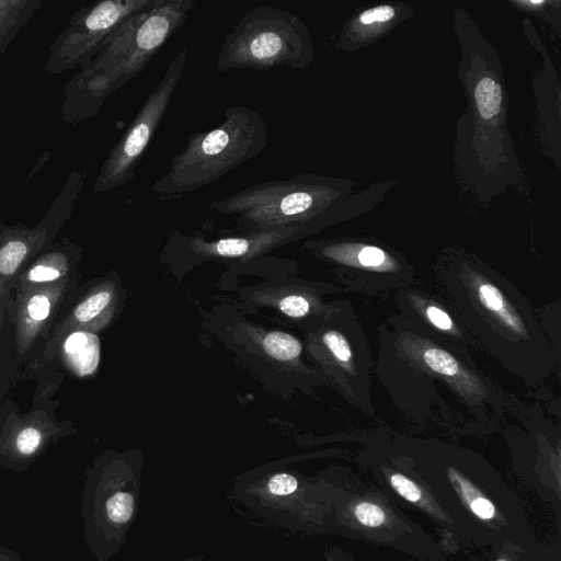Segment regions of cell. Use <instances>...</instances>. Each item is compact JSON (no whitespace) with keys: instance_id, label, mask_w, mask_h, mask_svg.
I'll return each mask as SVG.
<instances>
[{"instance_id":"cell-1","label":"cell","mask_w":561,"mask_h":561,"mask_svg":"<svg viewBox=\"0 0 561 561\" xmlns=\"http://www.w3.org/2000/svg\"><path fill=\"white\" fill-rule=\"evenodd\" d=\"M389 444L450 517L459 545L483 550L537 539L517 493L478 453L434 439Z\"/></svg>"},{"instance_id":"cell-2","label":"cell","mask_w":561,"mask_h":561,"mask_svg":"<svg viewBox=\"0 0 561 561\" xmlns=\"http://www.w3.org/2000/svg\"><path fill=\"white\" fill-rule=\"evenodd\" d=\"M439 275L449 304L480 348L528 385L553 371L558 353L528 300L508 279L467 261L449 264Z\"/></svg>"},{"instance_id":"cell-3","label":"cell","mask_w":561,"mask_h":561,"mask_svg":"<svg viewBox=\"0 0 561 561\" xmlns=\"http://www.w3.org/2000/svg\"><path fill=\"white\" fill-rule=\"evenodd\" d=\"M327 531L387 547L421 561H448L447 550L378 486L336 469V490Z\"/></svg>"},{"instance_id":"cell-4","label":"cell","mask_w":561,"mask_h":561,"mask_svg":"<svg viewBox=\"0 0 561 561\" xmlns=\"http://www.w3.org/2000/svg\"><path fill=\"white\" fill-rule=\"evenodd\" d=\"M267 140V125L257 111L230 106L219 125L188 138L186 147L171 160L169 171L153 182L151 190L171 196L206 186L259 156Z\"/></svg>"},{"instance_id":"cell-5","label":"cell","mask_w":561,"mask_h":561,"mask_svg":"<svg viewBox=\"0 0 561 561\" xmlns=\"http://www.w3.org/2000/svg\"><path fill=\"white\" fill-rule=\"evenodd\" d=\"M336 490V470L309 478L285 466L237 478L234 497L262 518L293 533L324 535Z\"/></svg>"},{"instance_id":"cell-6","label":"cell","mask_w":561,"mask_h":561,"mask_svg":"<svg viewBox=\"0 0 561 561\" xmlns=\"http://www.w3.org/2000/svg\"><path fill=\"white\" fill-rule=\"evenodd\" d=\"M311 56L301 21L287 10L263 4L247 11L226 34L216 70L304 68Z\"/></svg>"},{"instance_id":"cell-7","label":"cell","mask_w":561,"mask_h":561,"mask_svg":"<svg viewBox=\"0 0 561 561\" xmlns=\"http://www.w3.org/2000/svg\"><path fill=\"white\" fill-rule=\"evenodd\" d=\"M379 332L402 354L435 373L456 399L481 421L490 412L499 414L504 408L503 394L470 356L427 335L399 314L389 319Z\"/></svg>"},{"instance_id":"cell-8","label":"cell","mask_w":561,"mask_h":561,"mask_svg":"<svg viewBox=\"0 0 561 561\" xmlns=\"http://www.w3.org/2000/svg\"><path fill=\"white\" fill-rule=\"evenodd\" d=\"M321 190L305 174L250 185L209 206L224 215L237 216L250 231L305 227L322 205Z\"/></svg>"},{"instance_id":"cell-9","label":"cell","mask_w":561,"mask_h":561,"mask_svg":"<svg viewBox=\"0 0 561 561\" xmlns=\"http://www.w3.org/2000/svg\"><path fill=\"white\" fill-rule=\"evenodd\" d=\"M194 7L193 0H153L121 23L105 54L106 83L116 87L140 73Z\"/></svg>"},{"instance_id":"cell-10","label":"cell","mask_w":561,"mask_h":561,"mask_svg":"<svg viewBox=\"0 0 561 561\" xmlns=\"http://www.w3.org/2000/svg\"><path fill=\"white\" fill-rule=\"evenodd\" d=\"M336 325L316 333L310 350L330 381L343 397L366 415H374L370 396L373 368L368 339L350 304L336 305Z\"/></svg>"},{"instance_id":"cell-11","label":"cell","mask_w":561,"mask_h":561,"mask_svg":"<svg viewBox=\"0 0 561 561\" xmlns=\"http://www.w3.org/2000/svg\"><path fill=\"white\" fill-rule=\"evenodd\" d=\"M141 457H124L103 469L89 491V525L93 550L102 560L126 543L139 507Z\"/></svg>"},{"instance_id":"cell-12","label":"cell","mask_w":561,"mask_h":561,"mask_svg":"<svg viewBox=\"0 0 561 561\" xmlns=\"http://www.w3.org/2000/svg\"><path fill=\"white\" fill-rule=\"evenodd\" d=\"M187 54L188 50L184 47L169 64L160 82L147 96L114 148L101 178L102 188L122 185L135 176V169L142 160L183 77Z\"/></svg>"},{"instance_id":"cell-13","label":"cell","mask_w":561,"mask_h":561,"mask_svg":"<svg viewBox=\"0 0 561 561\" xmlns=\"http://www.w3.org/2000/svg\"><path fill=\"white\" fill-rule=\"evenodd\" d=\"M358 462L377 486L396 504L415 510L430 519L439 530L442 545L459 546L456 528L450 517L439 506L425 485L392 449L389 442L367 445L358 455Z\"/></svg>"},{"instance_id":"cell-14","label":"cell","mask_w":561,"mask_h":561,"mask_svg":"<svg viewBox=\"0 0 561 561\" xmlns=\"http://www.w3.org/2000/svg\"><path fill=\"white\" fill-rule=\"evenodd\" d=\"M319 254L343 268L346 286L358 293L374 294L410 286L413 268L375 245L324 244Z\"/></svg>"},{"instance_id":"cell-15","label":"cell","mask_w":561,"mask_h":561,"mask_svg":"<svg viewBox=\"0 0 561 561\" xmlns=\"http://www.w3.org/2000/svg\"><path fill=\"white\" fill-rule=\"evenodd\" d=\"M411 286V285H410ZM404 286L396 291V304L402 318L443 344L466 354L480 348L463 321L440 297Z\"/></svg>"},{"instance_id":"cell-16","label":"cell","mask_w":561,"mask_h":561,"mask_svg":"<svg viewBox=\"0 0 561 561\" xmlns=\"http://www.w3.org/2000/svg\"><path fill=\"white\" fill-rule=\"evenodd\" d=\"M302 229L304 227L273 228L215 240L192 237L186 239V248L203 259H238L244 262L289 241Z\"/></svg>"},{"instance_id":"cell-17","label":"cell","mask_w":561,"mask_h":561,"mask_svg":"<svg viewBox=\"0 0 561 561\" xmlns=\"http://www.w3.org/2000/svg\"><path fill=\"white\" fill-rule=\"evenodd\" d=\"M252 299L272 306L291 319L321 318L332 306L324 304L314 289L301 286L260 290L253 294Z\"/></svg>"},{"instance_id":"cell-18","label":"cell","mask_w":561,"mask_h":561,"mask_svg":"<svg viewBox=\"0 0 561 561\" xmlns=\"http://www.w3.org/2000/svg\"><path fill=\"white\" fill-rule=\"evenodd\" d=\"M469 561H561V543L545 545L538 539L525 545L504 543L472 553Z\"/></svg>"},{"instance_id":"cell-19","label":"cell","mask_w":561,"mask_h":561,"mask_svg":"<svg viewBox=\"0 0 561 561\" xmlns=\"http://www.w3.org/2000/svg\"><path fill=\"white\" fill-rule=\"evenodd\" d=\"M253 339L267 357L278 363H296L302 352L301 342L287 332L263 331L253 333Z\"/></svg>"},{"instance_id":"cell-20","label":"cell","mask_w":561,"mask_h":561,"mask_svg":"<svg viewBox=\"0 0 561 561\" xmlns=\"http://www.w3.org/2000/svg\"><path fill=\"white\" fill-rule=\"evenodd\" d=\"M65 352L78 374L95 370L99 363L98 337L87 332H75L65 342Z\"/></svg>"},{"instance_id":"cell-21","label":"cell","mask_w":561,"mask_h":561,"mask_svg":"<svg viewBox=\"0 0 561 561\" xmlns=\"http://www.w3.org/2000/svg\"><path fill=\"white\" fill-rule=\"evenodd\" d=\"M478 111L482 118H493L501 108L502 92L500 84L492 78L484 77L479 80L474 89Z\"/></svg>"},{"instance_id":"cell-22","label":"cell","mask_w":561,"mask_h":561,"mask_svg":"<svg viewBox=\"0 0 561 561\" xmlns=\"http://www.w3.org/2000/svg\"><path fill=\"white\" fill-rule=\"evenodd\" d=\"M112 300L113 295L111 291H98L76 308L75 316L80 322H89L106 310Z\"/></svg>"},{"instance_id":"cell-23","label":"cell","mask_w":561,"mask_h":561,"mask_svg":"<svg viewBox=\"0 0 561 561\" xmlns=\"http://www.w3.org/2000/svg\"><path fill=\"white\" fill-rule=\"evenodd\" d=\"M27 248L21 241H11L0 250V273L11 275L26 255Z\"/></svg>"},{"instance_id":"cell-24","label":"cell","mask_w":561,"mask_h":561,"mask_svg":"<svg viewBox=\"0 0 561 561\" xmlns=\"http://www.w3.org/2000/svg\"><path fill=\"white\" fill-rule=\"evenodd\" d=\"M42 442L41 433L33 427L23 430L16 437V448L22 455H32Z\"/></svg>"},{"instance_id":"cell-25","label":"cell","mask_w":561,"mask_h":561,"mask_svg":"<svg viewBox=\"0 0 561 561\" xmlns=\"http://www.w3.org/2000/svg\"><path fill=\"white\" fill-rule=\"evenodd\" d=\"M396 14V11L390 5H379L376 8L364 11L359 16L358 21L363 25H370L374 23H383L391 20Z\"/></svg>"},{"instance_id":"cell-26","label":"cell","mask_w":561,"mask_h":561,"mask_svg":"<svg viewBox=\"0 0 561 561\" xmlns=\"http://www.w3.org/2000/svg\"><path fill=\"white\" fill-rule=\"evenodd\" d=\"M50 310V302L44 295H35L27 305V311L31 318L41 321L47 318Z\"/></svg>"},{"instance_id":"cell-27","label":"cell","mask_w":561,"mask_h":561,"mask_svg":"<svg viewBox=\"0 0 561 561\" xmlns=\"http://www.w3.org/2000/svg\"><path fill=\"white\" fill-rule=\"evenodd\" d=\"M59 277V272L49 266H36L30 271L28 278L33 282H48Z\"/></svg>"},{"instance_id":"cell-28","label":"cell","mask_w":561,"mask_h":561,"mask_svg":"<svg viewBox=\"0 0 561 561\" xmlns=\"http://www.w3.org/2000/svg\"><path fill=\"white\" fill-rule=\"evenodd\" d=\"M325 561H358L353 554L339 547H329L323 550Z\"/></svg>"},{"instance_id":"cell-29","label":"cell","mask_w":561,"mask_h":561,"mask_svg":"<svg viewBox=\"0 0 561 561\" xmlns=\"http://www.w3.org/2000/svg\"><path fill=\"white\" fill-rule=\"evenodd\" d=\"M179 561H204V559L198 556H191V557L183 558Z\"/></svg>"}]
</instances>
